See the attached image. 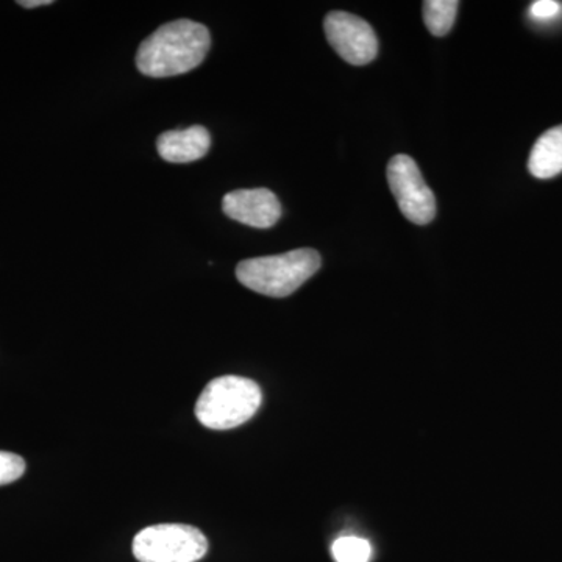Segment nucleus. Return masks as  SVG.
Segmentation results:
<instances>
[{
	"label": "nucleus",
	"instance_id": "11",
	"mask_svg": "<svg viewBox=\"0 0 562 562\" xmlns=\"http://www.w3.org/2000/svg\"><path fill=\"white\" fill-rule=\"evenodd\" d=\"M331 553L336 562H369L372 547L369 541L357 536H342L333 542Z\"/></svg>",
	"mask_w": 562,
	"mask_h": 562
},
{
	"label": "nucleus",
	"instance_id": "8",
	"mask_svg": "<svg viewBox=\"0 0 562 562\" xmlns=\"http://www.w3.org/2000/svg\"><path fill=\"white\" fill-rule=\"evenodd\" d=\"M211 147L210 132L202 125L184 131L165 132L158 136L157 150L165 161L192 162L201 160Z\"/></svg>",
	"mask_w": 562,
	"mask_h": 562
},
{
	"label": "nucleus",
	"instance_id": "7",
	"mask_svg": "<svg viewBox=\"0 0 562 562\" xmlns=\"http://www.w3.org/2000/svg\"><path fill=\"white\" fill-rule=\"evenodd\" d=\"M222 210L231 220L254 228H271L281 217L277 195L266 188L228 192L222 201Z\"/></svg>",
	"mask_w": 562,
	"mask_h": 562
},
{
	"label": "nucleus",
	"instance_id": "4",
	"mask_svg": "<svg viewBox=\"0 0 562 562\" xmlns=\"http://www.w3.org/2000/svg\"><path fill=\"white\" fill-rule=\"evenodd\" d=\"M206 552L209 541L191 525H154L133 539V554L139 562H198Z\"/></svg>",
	"mask_w": 562,
	"mask_h": 562
},
{
	"label": "nucleus",
	"instance_id": "10",
	"mask_svg": "<svg viewBox=\"0 0 562 562\" xmlns=\"http://www.w3.org/2000/svg\"><path fill=\"white\" fill-rule=\"evenodd\" d=\"M457 0H427L424 2V22L431 35L443 36L452 31L457 20Z\"/></svg>",
	"mask_w": 562,
	"mask_h": 562
},
{
	"label": "nucleus",
	"instance_id": "14",
	"mask_svg": "<svg viewBox=\"0 0 562 562\" xmlns=\"http://www.w3.org/2000/svg\"><path fill=\"white\" fill-rule=\"evenodd\" d=\"M18 3L24 9H36V7L50 5L52 0H22Z\"/></svg>",
	"mask_w": 562,
	"mask_h": 562
},
{
	"label": "nucleus",
	"instance_id": "3",
	"mask_svg": "<svg viewBox=\"0 0 562 562\" xmlns=\"http://www.w3.org/2000/svg\"><path fill=\"white\" fill-rule=\"evenodd\" d=\"M261 402L257 383L244 376H220L203 390L195 403V417L210 430H232L250 420Z\"/></svg>",
	"mask_w": 562,
	"mask_h": 562
},
{
	"label": "nucleus",
	"instance_id": "5",
	"mask_svg": "<svg viewBox=\"0 0 562 562\" xmlns=\"http://www.w3.org/2000/svg\"><path fill=\"white\" fill-rule=\"evenodd\" d=\"M387 181L406 220L417 225H427L435 220V194L412 157L395 155L387 165Z\"/></svg>",
	"mask_w": 562,
	"mask_h": 562
},
{
	"label": "nucleus",
	"instance_id": "2",
	"mask_svg": "<svg viewBox=\"0 0 562 562\" xmlns=\"http://www.w3.org/2000/svg\"><path fill=\"white\" fill-rule=\"evenodd\" d=\"M321 265L319 251L297 249L244 260L236 268V277L244 286L258 294L281 299L294 294L319 271Z\"/></svg>",
	"mask_w": 562,
	"mask_h": 562
},
{
	"label": "nucleus",
	"instance_id": "13",
	"mask_svg": "<svg viewBox=\"0 0 562 562\" xmlns=\"http://www.w3.org/2000/svg\"><path fill=\"white\" fill-rule=\"evenodd\" d=\"M530 13L538 21L554 20V18L560 16L561 3L554 2V0H538V2L532 3Z\"/></svg>",
	"mask_w": 562,
	"mask_h": 562
},
{
	"label": "nucleus",
	"instance_id": "9",
	"mask_svg": "<svg viewBox=\"0 0 562 562\" xmlns=\"http://www.w3.org/2000/svg\"><path fill=\"white\" fill-rule=\"evenodd\" d=\"M528 169L539 180L553 179L562 172V125L550 128L536 140Z\"/></svg>",
	"mask_w": 562,
	"mask_h": 562
},
{
	"label": "nucleus",
	"instance_id": "12",
	"mask_svg": "<svg viewBox=\"0 0 562 562\" xmlns=\"http://www.w3.org/2000/svg\"><path fill=\"white\" fill-rule=\"evenodd\" d=\"M25 472V461L20 454L0 452V486L20 480Z\"/></svg>",
	"mask_w": 562,
	"mask_h": 562
},
{
	"label": "nucleus",
	"instance_id": "6",
	"mask_svg": "<svg viewBox=\"0 0 562 562\" xmlns=\"http://www.w3.org/2000/svg\"><path fill=\"white\" fill-rule=\"evenodd\" d=\"M325 35L336 54L353 66L369 65L379 54V40L369 22L346 13L331 11L324 21Z\"/></svg>",
	"mask_w": 562,
	"mask_h": 562
},
{
	"label": "nucleus",
	"instance_id": "1",
	"mask_svg": "<svg viewBox=\"0 0 562 562\" xmlns=\"http://www.w3.org/2000/svg\"><path fill=\"white\" fill-rule=\"evenodd\" d=\"M210 47L211 35L205 25L190 20L169 22L143 41L136 66L140 74L154 79L181 76L198 68Z\"/></svg>",
	"mask_w": 562,
	"mask_h": 562
}]
</instances>
